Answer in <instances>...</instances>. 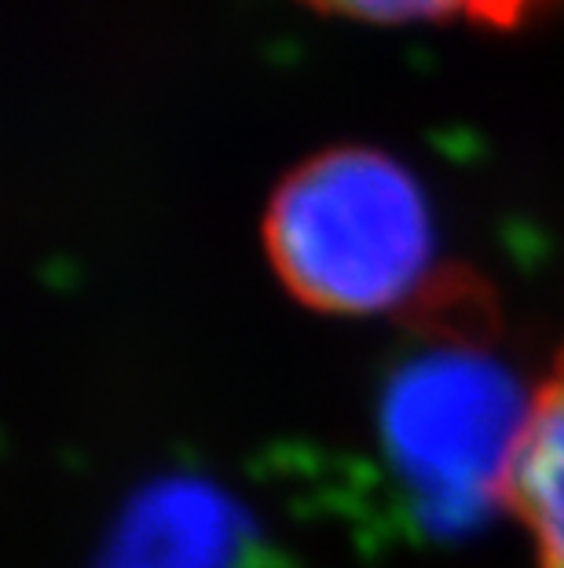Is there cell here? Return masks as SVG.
<instances>
[{
    "label": "cell",
    "mask_w": 564,
    "mask_h": 568,
    "mask_svg": "<svg viewBox=\"0 0 564 568\" xmlns=\"http://www.w3.org/2000/svg\"><path fill=\"white\" fill-rule=\"evenodd\" d=\"M510 495L532 528L539 565L564 568V371L539 393L513 447Z\"/></svg>",
    "instance_id": "obj_2"
},
{
    "label": "cell",
    "mask_w": 564,
    "mask_h": 568,
    "mask_svg": "<svg viewBox=\"0 0 564 568\" xmlns=\"http://www.w3.org/2000/svg\"><path fill=\"white\" fill-rule=\"evenodd\" d=\"M319 16L403 27V22H470L488 30H513L539 11L543 0H301Z\"/></svg>",
    "instance_id": "obj_3"
},
{
    "label": "cell",
    "mask_w": 564,
    "mask_h": 568,
    "mask_svg": "<svg viewBox=\"0 0 564 568\" xmlns=\"http://www.w3.org/2000/svg\"><path fill=\"white\" fill-rule=\"evenodd\" d=\"M264 239L294 294L319 308L389 305L429 261L422 191L403 165L367 148H334L283 180Z\"/></svg>",
    "instance_id": "obj_1"
}]
</instances>
